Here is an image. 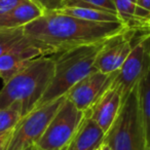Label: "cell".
Returning a JSON list of instances; mask_svg holds the SVG:
<instances>
[{
    "mask_svg": "<svg viewBox=\"0 0 150 150\" xmlns=\"http://www.w3.org/2000/svg\"><path fill=\"white\" fill-rule=\"evenodd\" d=\"M129 30L122 23L88 22L56 13H45L24 27V33L32 39L45 56L81 45L103 42Z\"/></svg>",
    "mask_w": 150,
    "mask_h": 150,
    "instance_id": "6da1fadb",
    "label": "cell"
},
{
    "mask_svg": "<svg viewBox=\"0 0 150 150\" xmlns=\"http://www.w3.org/2000/svg\"><path fill=\"white\" fill-rule=\"evenodd\" d=\"M54 62L50 56L36 58L11 77L0 90V109L22 103L23 117L35 109L54 76Z\"/></svg>",
    "mask_w": 150,
    "mask_h": 150,
    "instance_id": "7a4b0ae2",
    "label": "cell"
},
{
    "mask_svg": "<svg viewBox=\"0 0 150 150\" xmlns=\"http://www.w3.org/2000/svg\"><path fill=\"white\" fill-rule=\"evenodd\" d=\"M105 41L81 45L50 54L54 62V76L35 108L65 96L79 80L97 70L95 68V61Z\"/></svg>",
    "mask_w": 150,
    "mask_h": 150,
    "instance_id": "3957f363",
    "label": "cell"
},
{
    "mask_svg": "<svg viewBox=\"0 0 150 150\" xmlns=\"http://www.w3.org/2000/svg\"><path fill=\"white\" fill-rule=\"evenodd\" d=\"M104 143L110 150H146L138 98V84L122 102Z\"/></svg>",
    "mask_w": 150,
    "mask_h": 150,
    "instance_id": "277c9868",
    "label": "cell"
},
{
    "mask_svg": "<svg viewBox=\"0 0 150 150\" xmlns=\"http://www.w3.org/2000/svg\"><path fill=\"white\" fill-rule=\"evenodd\" d=\"M65 98L66 95L48 104L35 108L24 116L13 127L8 139L0 150H25L30 146L36 145Z\"/></svg>",
    "mask_w": 150,
    "mask_h": 150,
    "instance_id": "5b68a950",
    "label": "cell"
},
{
    "mask_svg": "<svg viewBox=\"0 0 150 150\" xmlns=\"http://www.w3.org/2000/svg\"><path fill=\"white\" fill-rule=\"evenodd\" d=\"M84 114V111L79 110L66 97L35 146L41 150L65 148L79 127Z\"/></svg>",
    "mask_w": 150,
    "mask_h": 150,
    "instance_id": "8992f818",
    "label": "cell"
},
{
    "mask_svg": "<svg viewBox=\"0 0 150 150\" xmlns=\"http://www.w3.org/2000/svg\"><path fill=\"white\" fill-rule=\"evenodd\" d=\"M143 39L144 32L135 31V44L133 50L120 69L116 71V76L113 80V84L120 92L122 102L139 83L150 66V60Z\"/></svg>",
    "mask_w": 150,
    "mask_h": 150,
    "instance_id": "52a82bcc",
    "label": "cell"
},
{
    "mask_svg": "<svg viewBox=\"0 0 150 150\" xmlns=\"http://www.w3.org/2000/svg\"><path fill=\"white\" fill-rule=\"evenodd\" d=\"M135 44V31L127 30L107 39L95 61V68L106 74L116 72L129 56Z\"/></svg>",
    "mask_w": 150,
    "mask_h": 150,
    "instance_id": "ba28073f",
    "label": "cell"
},
{
    "mask_svg": "<svg viewBox=\"0 0 150 150\" xmlns=\"http://www.w3.org/2000/svg\"><path fill=\"white\" fill-rule=\"evenodd\" d=\"M115 76L116 72L106 74L95 70L73 86L66 94V97L79 110L86 111L111 86Z\"/></svg>",
    "mask_w": 150,
    "mask_h": 150,
    "instance_id": "9c48e42d",
    "label": "cell"
},
{
    "mask_svg": "<svg viewBox=\"0 0 150 150\" xmlns=\"http://www.w3.org/2000/svg\"><path fill=\"white\" fill-rule=\"evenodd\" d=\"M45 56L41 47L28 36H24L0 57V78L5 84L32 60Z\"/></svg>",
    "mask_w": 150,
    "mask_h": 150,
    "instance_id": "30bf717a",
    "label": "cell"
},
{
    "mask_svg": "<svg viewBox=\"0 0 150 150\" xmlns=\"http://www.w3.org/2000/svg\"><path fill=\"white\" fill-rule=\"evenodd\" d=\"M121 104H122L121 94L112 82L111 86L101 95L100 98L86 112L106 134L114 122L120 110Z\"/></svg>",
    "mask_w": 150,
    "mask_h": 150,
    "instance_id": "8fae6325",
    "label": "cell"
},
{
    "mask_svg": "<svg viewBox=\"0 0 150 150\" xmlns=\"http://www.w3.org/2000/svg\"><path fill=\"white\" fill-rule=\"evenodd\" d=\"M104 138L103 129L86 112L79 127L66 146V150H97L103 144Z\"/></svg>",
    "mask_w": 150,
    "mask_h": 150,
    "instance_id": "7c38bea8",
    "label": "cell"
},
{
    "mask_svg": "<svg viewBox=\"0 0 150 150\" xmlns=\"http://www.w3.org/2000/svg\"><path fill=\"white\" fill-rule=\"evenodd\" d=\"M43 15V11L36 3L32 0H26L8 13L0 16V28L15 29L25 27Z\"/></svg>",
    "mask_w": 150,
    "mask_h": 150,
    "instance_id": "4fadbf2b",
    "label": "cell"
},
{
    "mask_svg": "<svg viewBox=\"0 0 150 150\" xmlns=\"http://www.w3.org/2000/svg\"><path fill=\"white\" fill-rule=\"evenodd\" d=\"M138 98L146 150H150V66L138 83Z\"/></svg>",
    "mask_w": 150,
    "mask_h": 150,
    "instance_id": "5bb4252c",
    "label": "cell"
},
{
    "mask_svg": "<svg viewBox=\"0 0 150 150\" xmlns=\"http://www.w3.org/2000/svg\"><path fill=\"white\" fill-rule=\"evenodd\" d=\"M60 15L70 16L73 18H77L80 20L88 22H99V23H116L120 22L116 13L109 11L95 9L91 7H80V6H66L54 11ZM121 23V22H120Z\"/></svg>",
    "mask_w": 150,
    "mask_h": 150,
    "instance_id": "9a60e30c",
    "label": "cell"
},
{
    "mask_svg": "<svg viewBox=\"0 0 150 150\" xmlns=\"http://www.w3.org/2000/svg\"><path fill=\"white\" fill-rule=\"evenodd\" d=\"M114 5L119 21L129 30L137 31V0H114Z\"/></svg>",
    "mask_w": 150,
    "mask_h": 150,
    "instance_id": "2e32d148",
    "label": "cell"
},
{
    "mask_svg": "<svg viewBox=\"0 0 150 150\" xmlns=\"http://www.w3.org/2000/svg\"><path fill=\"white\" fill-rule=\"evenodd\" d=\"M23 118L22 103L15 102L8 107L0 109V134L13 129Z\"/></svg>",
    "mask_w": 150,
    "mask_h": 150,
    "instance_id": "e0dca14e",
    "label": "cell"
},
{
    "mask_svg": "<svg viewBox=\"0 0 150 150\" xmlns=\"http://www.w3.org/2000/svg\"><path fill=\"white\" fill-rule=\"evenodd\" d=\"M25 36L24 27L9 29V28H0V57L9 50L13 44Z\"/></svg>",
    "mask_w": 150,
    "mask_h": 150,
    "instance_id": "ac0fdd59",
    "label": "cell"
},
{
    "mask_svg": "<svg viewBox=\"0 0 150 150\" xmlns=\"http://www.w3.org/2000/svg\"><path fill=\"white\" fill-rule=\"evenodd\" d=\"M66 6L91 7V8L116 13L114 0H66L64 3V7Z\"/></svg>",
    "mask_w": 150,
    "mask_h": 150,
    "instance_id": "d6986e66",
    "label": "cell"
},
{
    "mask_svg": "<svg viewBox=\"0 0 150 150\" xmlns=\"http://www.w3.org/2000/svg\"><path fill=\"white\" fill-rule=\"evenodd\" d=\"M137 31L150 33V0H137Z\"/></svg>",
    "mask_w": 150,
    "mask_h": 150,
    "instance_id": "ffe728a7",
    "label": "cell"
},
{
    "mask_svg": "<svg viewBox=\"0 0 150 150\" xmlns=\"http://www.w3.org/2000/svg\"><path fill=\"white\" fill-rule=\"evenodd\" d=\"M32 1L36 3L45 15L63 8L66 0H32Z\"/></svg>",
    "mask_w": 150,
    "mask_h": 150,
    "instance_id": "44dd1931",
    "label": "cell"
},
{
    "mask_svg": "<svg viewBox=\"0 0 150 150\" xmlns=\"http://www.w3.org/2000/svg\"><path fill=\"white\" fill-rule=\"evenodd\" d=\"M25 1L26 0H0V16L8 13L9 11L13 9Z\"/></svg>",
    "mask_w": 150,
    "mask_h": 150,
    "instance_id": "7402d4cb",
    "label": "cell"
},
{
    "mask_svg": "<svg viewBox=\"0 0 150 150\" xmlns=\"http://www.w3.org/2000/svg\"><path fill=\"white\" fill-rule=\"evenodd\" d=\"M144 45H145V48H146V52L148 54V57L150 59V33H146L144 32Z\"/></svg>",
    "mask_w": 150,
    "mask_h": 150,
    "instance_id": "603a6c76",
    "label": "cell"
},
{
    "mask_svg": "<svg viewBox=\"0 0 150 150\" xmlns=\"http://www.w3.org/2000/svg\"><path fill=\"white\" fill-rule=\"evenodd\" d=\"M13 129H9V131L4 132V133H1V134H0V148L2 147V145L5 143V142H6V140L8 139L9 135L11 134Z\"/></svg>",
    "mask_w": 150,
    "mask_h": 150,
    "instance_id": "cb8c5ba5",
    "label": "cell"
},
{
    "mask_svg": "<svg viewBox=\"0 0 150 150\" xmlns=\"http://www.w3.org/2000/svg\"><path fill=\"white\" fill-rule=\"evenodd\" d=\"M101 150H110V148H109V146L107 145V144H105L104 142H103L102 146H101Z\"/></svg>",
    "mask_w": 150,
    "mask_h": 150,
    "instance_id": "d4e9b609",
    "label": "cell"
},
{
    "mask_svg": "<svg viewBox=\"0 0 150 150\" xmlns=\"http://www.w3.org/2000/svg\"><path fill=\"white\" fill-rule=\"evenodd\" d=\"M25 150H37V147H36L35 145H33V146H30V147L26 148Z\"/></svg>",
    "mask_w": 150,
    "mask_h": 150,
    "instance_id": "484cf974",
    "label": "cell"
},
{
    "mask_svg": "<svg viewBox=\"0 0 150 150\" xmlns=\"http://www.w3.org/2000/svg\"><path fill=\"white\" fill-rule=\"evenodd\" d=\"M37 150H41V149H38V148H37ZM57 150H66V147H65V148H62V149H57Z\"/></svg>",
    "mask_w": 150,
    "mask_h": 150,
    "instance_id": "4316f807",
    "label": "cell"
},
{
    "mask_svg": "<svg viewBox=\"0 0 150 150\" xmlns=\"http://www.w3.org/2000/svg\"><path fill=\"white\" fill-rule=\"evenodd\" d=\"M101 146H102V145H101ZM97 150H101V147H100V148H98V149H97Z\"/></svg>",
    "mask_w": 150,
    "mask_h": 150,
    "instance_id": "83f0119b",
    "label": "cell"
}]
</instances>
